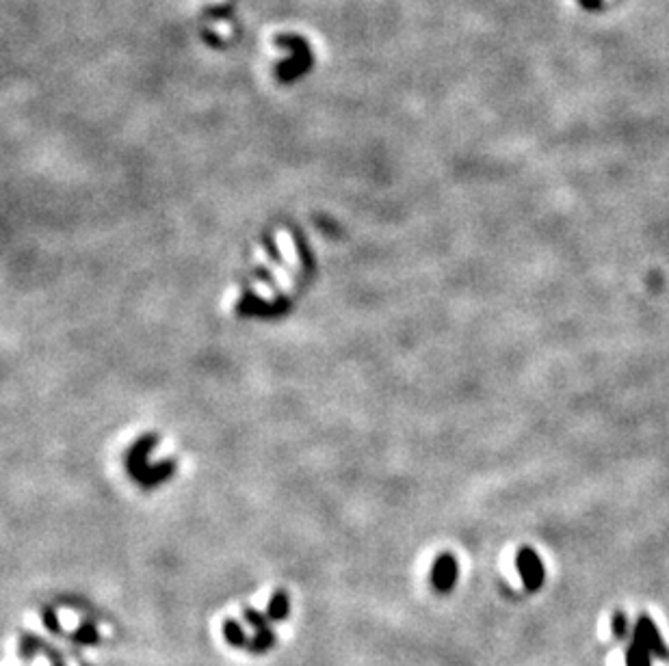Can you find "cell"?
Listing matches in <instances>:
<instances>
[{
	"label": "cell",
	"mask_w": 669,
	"mask_h": 666,
	"mask_svg": "<svg viewBox=\"0 0 669 666\" xmlns=\"http://www.w3.org/2000/svg\"><path fill=\"white\" fill-rule=\"evenodd\" d=\"M275 46H282L290 52L288 59L275 65V76L280 83H295L299 81L304 74H308V69H312L314 52L302 35H290V33L278 35Z\"/></svg>",
	"instance_id": "1"
},
{
	"label": "cell",
	"mask_w": 669,
	"mask_h": 666,
	"mask_svg": "<svg viewBox=\"0 0 669 666\" xmlns=\"http://www.w3.org/2000/svg\"><path fill=\"white\" fill-rule=\"evenodd\" d=\"M159 437L156 435H145L143 440H139L130 454H128V472L135 481H139L145 487H152L163 483L165 478H169L173 474L176 465L171 461L161 463V465H147V452H150L152 446H156Z\"/></svg>",
	"instance_id": "2"
},
{
	"label": "cell",
	"mask_w": 669,
	"mask_h": 666,
	"mask_svg": "<svg viewBox=\"0 0 669 666\" xmlns=\"http://www.w3.org/2000/svg\"><path fill=\"white\" fill-rule=\"evenodd\" d=\"M515 567L520 571V578H522V584L527 586V591L542 589L546 571H544L542 558L537 556L535 550H531V547H522L515 556Z\"/></svg>",
	"instance_id": "3"
},
{
	"label": "cell",
	"mask_w": 669,
	"mask_h": 666,
	"mask_svg": "<svg viewBox=\"0 0 669 666\" xmlns=\"http://www.w3.org/2000/svg\"><path fill=\"white\" fill-rule=\"evenodd\" d=\"M633 636H635L633 641L641 643L652 655H658V658H667L669 655V649H667V645H665V641H663V636H661V632L656 628V623L650 616L641 614L637 619Z\"/></svg>",
	"instance_id": "4"
},
{
	"label": "cell",
	"mask_w": 669,
	"mask_h": 666,
	"mask_svg": "<svg viewBox=\"0 0 669 666\" xmlns=\"http://www.w3.org/2000/svg\"><path fill=\"white\" fill-rule=\"evenodd\" d=\"M459 575V567L453 554L444 552L435 558L433 567H431V584L438 593H449Z\"/></svg>",
	"instance_id": "5"
},
{
	"label": "cell",
	"mask_w": 669,
	"mask_h": 666,
	"mask_svg": "<svg viewBox=\"0 0 669 666\" xmlns=\"http://www.w3.org/2000/svg\"><path fill=\"white\" fill-rule=\"evenodd\" d=\"M223 636H226V641H228L232 647H243V649H249L251 638L243 632L241 623H239V621H234V619H228L226 623H223Z\"/></svg>",
	"instance_id": "6"
},
{
	"label": "cell",
	"mask_w": 669,
	"mask_h": 666,
	"mask_svg": "<svg viewBox=\"0 0 669 666\" xmlns=\"http://www.w3.org/2000/svg\"><path fill=\"white\" fill-rule=\"evenodd\" d=\"M626 666H652V653L637 641L626 647Z\"/></svg>",
	"instance_id": "7"
},
{
	"label": "cell",
	"mask_w": 669,
	"mask_h": 666,
	"mask_svg": "<svg viewBox=\"0 0 669 666\" xmlns=\"http://www.w3.org/2000/svg\"><path fill=\"white\" fill-rule=\"evenodd\" d=\"M290 604H288V595L284 591H275L269 606H267V616L271 621H284L288 616Z\"/></svg>",
	"instance_id": "8"
},
{
	"label": "cell",
	"mask_w": 669,
	"mask_h": 666,
	"mask_svg": "<svg viewBox=\"0 0 669 666\" xmlns=\"http://www.w3.org/2000/svg\"><path fill=\"white\" fill-rule=\"evenodd\" d=\"M245 621L253 625L256 634H265V632H271L269 628V616L267 614H260V610H253V608H245L243 612Z\"/></svg>",
	"instance_id": "9"
},
{
	"label": "cell",
	"mask_w": 669,
	"mask_h": 666,
	"mask_svg": "<svg viewBox=\"0 0 669 666\" xmlns=\"http://www.w3.org/2000/svg\"><path fill=\"white\" fill-rule=\"evenodd\" d=\"M74 638H76L81 645H93V643H98V632H96V628L91 623H83L81 628L76 630V634H74Z\"/></svg>",
	"instance_id": "10"
},
{
	"label": "cell",
	"mask_w": 669,
	"mask_h": 666,
	"mask_svg": "<svg viewBox=\"0 0 669 666\" xmlns=\"http://www.w3.org/2000/svg\"><path fill=\"white\" fill-rule=\"evenodd\" d=\"M611 628H613V636H615L617 641H624V638L628 636V619H626V614H624L622 610L613 614Z\"/></svg>",
	"instance_id": "11"
},
{
	"label": "cell",
	"mask_w": 669,
	"mask_h": 666,
	"mask_svg": "<svg viewBox=\"0 0 669 666\" xmlns=\"http://www.w3.org/2000/svg\"><path fill=\"white\" fill-rule=\"evenodd\" d=\"M44 621H46V625H48L50 632H59V630H61V628H59V619H57V614H55L52 610H46V612H44Z\"/></svg>",
	"instance_id": "12"
}]
</instances>
